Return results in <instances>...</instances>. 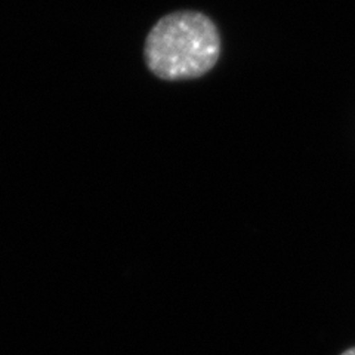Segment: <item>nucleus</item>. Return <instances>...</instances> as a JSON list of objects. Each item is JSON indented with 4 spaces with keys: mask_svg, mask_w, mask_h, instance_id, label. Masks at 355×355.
Wrapping results in <instances>:
<instances>
[{
    "mask_svg": "<svg viewBox=\"0 0 355 355\" xmlns=\"http://www.w3.org/2000/svg\"><path fill=\"white\" fill-rule=\"evenodd\" d=\"M220 55V37L214 21L196 10L164 15L150 30L144 57L159 79L176 82L202 77Z\"/></svg>",
    "mask_w": 355,
    "mask_h": 355,
    "instance_id": "obj_1",
    "label": "nucleus"
},
{
    "mask_svg": "<svg viewBox=\"0 0 355 355\" xmlns=\"http://www.w3.org/2000/svg\"><path fill=\"white\" fill-rule=\"evenodd\" d=\"M340 355H355V347H352V348H349L347 351H343Z\"/></svg>",
    "mask_w": 355,
    "mask_h": 355,
    "instance_id": "obj_2",
    "label": "nucleus"
}]
</instances>
